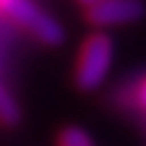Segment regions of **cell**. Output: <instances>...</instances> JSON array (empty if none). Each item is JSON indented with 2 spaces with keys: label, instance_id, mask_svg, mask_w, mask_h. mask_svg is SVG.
Returning <instances> with one entry per match:
<instances>
[{
  "label": "cell",
  "instance_id": "1",
  "mask_svg": "<svg viewBox=\"0 0 146 146\" xmlns=\"http://www.w3.org/2000/svg\"><path fill=\"white\" fill-rule=\"evenodd\" d=\"M115 56V42L107 32H93L83 39L73 66V83L83 93H93L105 83Z\"/></svg>",
  "mask_w": 146,
  "mask_h": 146
},
{
  "label": "cell",
  "instance_id": "2",
  "mask_svg": "<svg viewBox=\"0 0 146 146\" xmlns=\"http://www.w3.org/2000/svg\"><path fill=\"white\" fill-rule=\"evenodd\" d=\"M5 17H10L15 25H20L44 46H61L66 39V32L58 25V20L44 7H39L34 0H12Z\"/></svg>",
  "mask_w": 146,
  "mask_h": 146
},
{
  "label": "cell",
  "instance_id": "3",
  "mask_svg": "<svg viewBox=\"0 0 146 146\" xmlns=\"http://www.w3.org/2000/svg\"><path fill=\"white\" fill-rule=\"evenodd\" d=\"M85 17L98 29L134 25L146 17V3L144 0H95L88 5Z\"/></svg>",
  "mask_w": 146,
  "mask_h": 146
},
{
  "label": "cell",
  "instance_id": "4",
  "mask_svg": "<svg viewBox=\"0 0 146 146\" xmlns=\"http://www.w3.org/2000/svg\"><path fill=\"white\" fill-rule=\"evenodd\" d=\"M22 119L20 105L12 98V93L5 88V83L0 80V124L3 127H17Z\"/></svg>",
  "mask_w": 146,
  "mask_h": 146
},
{
  "label": "cell",
  "instance_id": "5",
  "mask_svg": "<svg viewBox=\"0 0 146 146\" xmlns=\"http://www.w3.org/2000/svg\"><path fill=\"white\" fill-rule=\"evenodd\" d=\"M58 146H93L88 131L80 127H66L58 131Z\"/></svg>",
  "mask_w": 146,
  "mask_h": 146
},
{
  "label": "cell",
  "instance_id": "6",
  "mask_svg": "<svg viewBox=\"0 0 146 146\" xmlns=\"http://www.w3.org/2000/svg\"><path fill=\"white\" fill-rule=\"evenodd\" d=\"M127 98H129V105H134V107H139V110L146 112V73L134 85L127 88Z\"/></svg>",
  "mask_w": 146,
  "mask_h": 146
},
{
  "label": "cell",
  "instance_id": "7",
  "mask_svg": "<svg viewBox=\"0 0 146 146\" xmlns=\"http://www.w3.org/2000/svg\"><path fill=\"white\" fill-rule=\"evenodd\" d=\"M10 5H12V0H0V17H5V12H7Z\"/></svg>",
  "mask_w": 146,
  "mask_h": 146
}]
</instances>
